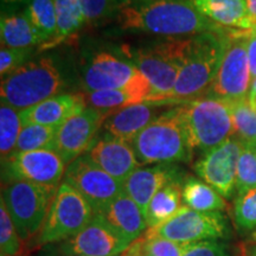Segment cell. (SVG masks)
Returning a JSON list of instances; mask_svg holds the SVG:
<instances>
[{
    "label": "cell",
    "instance_id": "obj_1",
    "mask_svg": "<svg viewBox=\"0 0 256 256\" xmlns=\"http://www.w3.org/2000/svg\"><path fill=\"white\" fill-rule=\"evenodd\" d=\"M116 19L124 30L170 38L228 31L204 17L192 0H150L122 6L118 10Z\"/></svg>",
    "mask_w": 256,
    "mask_h": 256
},
{
    "label": "cell",
    "instance_id": "obj_2",
    "mask_svg": "<svg viewBox=\"0 0 256 256\" xmlns=\"http://www.w3.org/2000/svg\"><path fill=\"white\" fill-rule=\"evenodd\" d=\"M206 32L191 37V46L174 89L164 106H180L209 92L232 32Z\"/></svg>",
    "mask_w": 256,
    "mask_h": 256
},
{
    "label": "cell",
    "instance_id": "obj_3",
    "mask_svg": "<svg viewBox=\"0 0 256 256\" xmlns=\"http://www.w3.org/2000/svg\"><path fill=\"white\" fill-rule=\"evenodd\" d=\"M130 145L142 165L190 162L194 156L180 106L162 112Z\"/></svg>",
    "mask_w": 256,
    "mask_h": 256
},
{
    "label": "cell",
    "instance_id": "obj_4",
    "mask_svg": "<svg viewBox=\"0 0 256 256\" xmlns=\"http://www.w3.org/2000/svg\"><path fill=\"white\" fill-rule=\"evenodd\" d=\"M191 37L168 40L156 46L130 50V62L139 69L151 86V95L146 102L164 106L174 92L182 68L186 62Z\"/></svg>",
    "mask_w": 256,
    "mask_h": 256
},
{
    "label": "cell",
    "instance_id": "obj_5",
    "mask_svg": "<svg viewBox=\"0 0 256 256\" xmlns=\"http://www.w3.org/2000/svg\"><path fill=\"white\" fill-rule=\"evenodd\" d=\"M64 87L66 81L55 62L49 57H42L2 78L0 96L2 102L22 112L62 94Z\"/></svg>",
    "mask_w": 256,
    "mask_h": 256
},
{
    "label": "cell",
    "instance_id": "obj_6",
    "mask_svg": "<svg viewBox=\"0 0 256 256\" xmlns=\"http://www.w3.org/2000/svg\"><path fill=\"white\" fill-rule=\"evenodd\" d=\"M180 107L194 150L206 153L234 136L230 102L204 95Z\"/></svg>",
    "mask_w": 256,
    "mask_h": 256
},
{
    "label": "cell",
    "instance_id": "obj_7",
    "mask_svg": "<svg viewBox=\"0 0 256 256\" xmlns=\"http://www.w3.org/2000/svg\"><path fill=\"white\" fill-rule=\"evenodd\" d=\"M57 188L25 180L10 182L2 188V200L22 241L40 235Z\"/></svg>",
    "mask_w": 256,
    "mask_h": 256
},
{
    "label": "cell",
    "instance_id": "obj_8",
    "mask_svg": "<svg viewBox=\"0 0 256 256\" xmlns=\"http://www.w3.org/2000/svg\"><path fill=\"white\" fill-rule=\"evenodd\" d=\"M94 217L89 202L72 185L62 182L38 235V243L43 246L66 241L84 229Z\"/></svg>",
    "mask_w": 256,
    "mask_h": 256
},
{
    "label": "cell",
    "instance_id": "obj_9",
    "mask_svg": "<svg viewBox=\"0 0 256 256\" xmlns=\"http://www.w3.org/2000/svg\"><path fill=\"white\" fill-rule=\"evenodd\" d=\"M252 31H235L230 34L212 84L206 95L236 104L248 100L252 84L248 60V38Z\"/></svg>",
    "mask_w": 256,
    "mask_h": 256
},
{
    "label": "cell",
    "instance_id": "obj_10",
    "mask_svg": "<svg viewBox=\"0 0 256 256\" xmlns=\"http://www.w3.org/2000/svg\"><path fill=\"white\" fill-rule=\"evenodd\" d=\"M81 84L83 92L133 89L145 94L147 100L151 95L148 81L132 62L104 51L95 54L83 69Z\"/></svg>",
    "mask_w": 256,
    "mask_h": 256
},
{
    "label": "cell",
    "instance_id": "obj_11",
    "mask_svg": "<svg viewBox=\"0 0 256 256\" xmlns=\"http://www.w3.org/2000/svg\"><path fill=\"white\" fill-rule=\"evenodd\" d=\"M229 226L220 211L203 212L183 206L174 217L145 232L148 238H162L179 243H194L226 238Z\"/></svg>",
    "mask_w": 256,
    "mask_h": 256
},
{
    "label": "cell",
    "instance_id": "obj_12",
    "mask_svg": "<svg viewBox=\"0 0 256 256\" xmlns=\"http://www.w3.org/2000/svg\"><path fill=\"white\" fill-rule=\"evenodd\" d=\"M66 162L54 150L14 152L2 159V179L31 182L58 188L66 170Z\"/></svg>",
    "mask_w": 256,
    "mask_h": 256
},
{
    "label": "cell",
    "instance_id": "obj_13",
    "mask_svg": "<svg viewBox=\"0 0 256 256\" xmlns=\"http://www.w3.org/2000/svg\"><path fill=\"white\" fill-rule=\"evenodd\" d=\"M63 182L72 185L89 202L95 214L124 191V185L98 168L87 154L66 166Z\"/></svg>",
    "mask_w": 256,
    "mask_h": 256
},
{
    "label": "cell",
    "instance_id": "obj_14",
    "mask_svg": "<svg viewBox=\"0 0 256 256\" xmlns=\"http://www.w3.org/2000/svg\"><path fill=\"white\" fill-rule=\"evenodd\" d=\"M242 147V140L232 136L215 148L204 153L194 165L198 177L224 198H232L236 191L238 162Z\"/></svg>",
    "mask_w": 256,
    "mask_h": 256
},
{
    "label": "cell",
    "instance_id": "obj_15",
    "mask_svg": "<svg viewBox=\"0 0 256 256\" xmlns=\"http://www.w3.org/2000/svg\"><path fill=\"white\" fill-rule=\"evenodd\" d=\"M108 115L87 106L70 115L60 124L57 130L55 151L66 165L90 150Z\"/></svg>",
    "mask_w": 256,
    "mask_h": 256
},
{
    "label": "cell",
    "instance_id": "obj_16",
    "mask_svg": "<svg viewBox=\"0 0 256 256\" xmlns=\"http://www.w3.org/2000/svg\"><path fill=\"white\" fill-rule=\"evenodd\" d=\"M130 242L98 216L58 247L60 256H119Z\"/></svg>",
    "mask_w": 256,
    "mask_h": 256
},
{
    "label": "cell",
    "instance_id": "obj_17",
    "mask_svg": "<svg viewBox=\"0 0 256 256\" xmlns=\"http://www.w3.org/2000/svg\"><path fill=\"white\" fill-rule=\"evenodd\" d=\"M86 154L98 168L122 185L130 174L142 165L130 142L110 134H106L104 138L95 142Z\"/></svg>",
    "mask_w": 256,
    "mask_h": 256
},
{
    "label": "cell",
    "instance_id": "obj_18",
    "mask_svg": "<svg viewBox=\"0 0 256 256\" xmlns=\"http://www.w3.org/2000/svg\"><path fill=\"white\" fill-rule=\"evenodd\" d=\"M179 172L171 164H158L151 168H138L124 182V191L136 202L146 215L150 202L160 188L179 179Z\"/></svg>",
    "mask_w": 256,
    "mask_h": 256
},
{
    "label": "cell",
    "instance_id": "obj_19",
    "mask_svg": "<svg viewBox=\"0 0 256 256\" xmlns=\"http://www.w3.org/2000/svg\"><path fill=\"white\" fill-rule=\"evenodd\" d=\"M162 107L164 106L153 102H142L130 106L108 115L102 128L106 134L132 144L138 134L142 132L144 128L164 112L160 110Z\"/></svg>",
    "mask_w": 256,
    "mask_h": 256
},
{
    "label": "cell",
    "instance_id": "obj_20",
    "mask_svg": "<svg viewBox=\"0 0 256 256\" xmlns=\"http://www.w3.org/2000/svg\"><path fill=\"white\" fill-rule=\"evenodd\" d=\"M95 215L130 242H133L146 232L147 222L142 210L124 191Z\"/></svg>",
    "mask_w": 256,
    "mask_h": 256
},
{
    "label": "cell",
    "instance_id": "obj_21",
    "mask_svg": "<svg viewBox=\"0 0 256 256\" xmlns=\"http://www.w3.org/2000/svg\"><path fill=\"white\" fill-rule=\"evenodd\" d=\"M84 107H87V104L83 92H62L28 110H22V124L23 126L28 124H38L60 127L70 115Z\"/></svg>",
    "mask_w": 256,
    "mask_h": 256
},
{
    "label": "cell",
    "instance_id": "obj_22",
    "mask_svg": "<svg viewBox=\"0 0 256 256\" xmlns=\"http://www.w3.org/2000/svg\"><path fill=\"white\" fill-rule=\"evenodd\" d=\"M204 17L226 30H255L248 16L246 0H192Z\"/></svg>",
    "mask_w": 256,
    "mask_h": 256
},
{
    "label": "cell",
    "instance_id": "obj_23",
    "mask_svg": "<svg viewBox=\"0 0 256 256\" xmlns=\"http://www.w3.org/2000/svg\"><path fill=\"white\" fill-rule=\"evenodd\" d=\"M56 8L57 34L55 38L40 50L52 49L60 44L72 40L87 24L78 0H54Z\"/></svg>",
    "mask_w": 256,
    "mask_h": 256
},
{
    "label": "cell",
    "instance_id": "obj_24",
    "mask_svg": "<svg viewBox=\"0 0 256 256\" xmlns=\"http://www.w3.org/2000/svg\"><path fill=\"white\" fill-rule=\"evenodd\" d=\"M182 184L179 179L170 182L154 194L146 211L148 228L158 226L178 212L182 206Z\"/></svg>",
    "mask_w": 256,
    "mask_h": 256
},
{
    "label": "cell",
    "instance_id": "obj_25",
    "mask_svg": "<svg viewBox=\"0 0 256 256\" xmlns=\"http://www.w3.org/2000/svg\"><path fill=\"white\" fill-rule=\"evenodd\" d=\"M0 34L4 48L11 49H34L40 46V40L26 14H2Z\"/></svg>",
    "mask_w": 256,
    "mask_h": 256
},
{
    "label": "cell",
    "instance_id": "obj_26",
    "mask_svg": "<svg viewBox=\"0 0 256 256\" xmlns=\"http://www.w3.org/2000/svg\"><path fill=\"white\" fill-rule=\"evenodd\" d=\"M182 198L184 206L203 212L226 209L224 197L206 182L194 177H188L182 184Z\"/></svg>",
    "mask_w": 256,
    "mask_h": 256
},
{
    "label": "cell",
    "instance_id": "obj_27",
    "mask_svg": "<svg viewBox=\"0 0 256 256\" xmlns=\"http://www.w3.org/2000/svg\"><path fill=\"white\" fill-rule=\"evenodd\" d=\"M86 104L104 113L112 114L130 106L146 102L147 96L133 89H108L83 92Z\"/></svg>",
    "mask_w": 256,
    "mask_h": 256
},
{
    "label": "cell",
    "instance_id": "obj_28",
    "mask_svg": "<svg viewBox=\"0 0 256 256\" xmlns=\"http://www.w3.org/2000/svg\"><path fill=\"white\" fill-rule=\"evenodd\" d=\"M25 14L36 31L40 48L46 46L55 38L57 19L54 0H30Z\"/></svg>",
    "mask_w": 256,
    "mask_h": 256
},
{
    "label": "cell",
    "instance_id": "obj_29",
    "mask_svg": "<svg viewBox=\"0 0 256 256\" xmlns=\"http://www.w3.org/2000/svg\"><path fill=\"white\" fill-rule=\"evenodd\" d=\"M58 127L28 124L22 127L14 152H28L37 150H54Z\"/></svg>",
    "mask_w": 256,
    "mask_h": 256
},
{
    "label": "cell",
    "instance_id": "obj_30",
    "mask_svg": "<svg viewBox=\"0 0 256 256\" xmlns=\"http://www.w3.org/2000/svg\"><path fill=\"white\" fill-rule=\"evenodd\" d=\"M22 124L20 110L2 101L0 104V153L2 159L8 158L14 152Z\"/></svg>",
    "mask_w": 256,
    "mask_h": 256
},
{
    "label": "cell",
    "instance_id": "obj_31",
    "mask_svg": "<svg viewBox=\"0 0 256 256\" xmlns=\"http://www.w3.org/2000/svg\"><path fill=\"white\" fill-rule=\"evenodd\" d=\"M234 220L240 232L256 229V186L238 192L234 203Z\"/></svg>",
    "mask_w": 256,
    "mask_h": 256
},
{
    "label": "cell",
    "instance_id": "obj_32",
    "mask_svg": "<svg viewBox=\"0 0 256 256\" xmlns=\"http://www.w3.org/2000/svg\"><path fill=\"white\" fill-rule=\"evenodd\" d=\"M234 136L242 142L256 145V112L248 100L232 104Z\"/></svg>",
    "mask_w": 256,
    "mask_h": 256
},
{
    "label": "cell",
    "instance_id": "obj_33",
    "mask_svg": "<svg viewBox=\"0 0 256 256\" xmlns=\"http://www.w3.org/2000/svg\"><path fill=\"white\" fill-rule=\"evenodd\" d=\"M0 252L2 256H19L23 252L22 238L2 200H0Z\"/></svg>",
    "mask_w": 256,
    "mask_h": 256
},
{
    "label": "cell",
    "instance_id": "obj_34",
    "mask_svg": "<svg viewBox=\"0 0 256 256\" xmlns=\"http://www.w3.org/2000/svg\"><path fill=\"white\" fill-rule=\"evenodd\" d=\"M256 186V146L243 142L238 162L236 191Z\"/></svg>",
    "mask_w": 256,
    "mask_h": 256
},
{
    "label": "cell",
    "instance_id": "obj_35",
    "mask_svg": "<svg viewBox=\"0 0 256 256\" xmlns=\"http://www.w3.org/2000/svg\"><path fill=\"white\" fill-rule=\"evenodd\" d=\"M87 25H98L101 22L116 14L118 8L115 0H78Z\"/></svg>",
    "mask_w": 256,
    "mask_h": 256
},
{
    "label": "cell",
    "instance_id": "obj_36",
    "mask_svg": "<svg viewBox=\"0 0 256 256\" xmlns=\"http://www.w3.org/2000/svg\"><path fill=\"white\" fill-rule=\"evenodd\" d=\"M32 49H11V48L2 46L0 50V75L6 78L10 74L30 62Z\"/></svg>",
    "mask_w": 256,
    "mask_h": 256
},
{
    "label": "cell",
    "instance_id": "obj_37",
    "mask_svg": "<svg viewBox=\"0 0 256 256\" xmlns=\"http://www.w3.org/2000/svg\"><path fill=\"white\" fill-rule=\"evenodd\" d=\"M188 244L162 238H147L145 256H183Z\"/></svg>",
    "mask_w": 256,
    "mask_h": 256
},
{
    "label": "cell",
    "instance_id": "obj_38",
    "mask_svg": "<svg viewBox=\"0 0 256 256\" xmlns=\"http://www.w3.org/2000/svg\"><path fill=\"white\" fill-rule=\"evenodd\" d=\"M183 256H229L226 246L216 240L188 243Z\"/></svg>",
    "mask_w": 256,
    "mask_h": 256
},
{
    "label": "cell",
    "instance_id": "obj_39",
    "mask_svg": "<svg viewBox=\"0 0 256 256\" xmlns=\"http://www.w3.org/2000/svg\"><path fill=\"white\" fill-rule=\"evenodd\" d=\"M248 60L250 66L252 81L256 78V32L254 31L252 36L248 38Z\"/></svg>",
    "mask_w": 256,
    "mask_h": 256
},
{
    "label": "cell",
    "instance_id": "obj_40",
    "mask_svg": "<svg viewBox=\"0 0 256 256\" xmlns=\"http://www.w3.org/2000/svg\"><path fill=\"white\" fill-rule=\"evenodd\" d=\"M243 256H256V238L254 236L250 241L242 246Z\"/></svg>",
    "mask_w": 256,
    "mask_h": 256
},
{
    "label": "cell",
    "instance_id": "obj_41",
    "mask_svg": "<svg viewBox=\"0 0 256 256\" xmlns=\"http://www.w3.org/2000/svg\"><path fill=\"white\" fill-rule=\"evenodd\" d=\"M246 6H247L249 18L256 28V0H246Z\"/></svg>",
    "mask_w": 256,
    "mask_h": 256
},
{
    "label": "cell",
    "instance_id": "obj_42",
    "mask_svg": "<svg viewBox=\"0 0 256 256\" xmlns=\"http://www.w3.org/2000/svg\"><path fill=\"white\" fill-rule=\"evenodd\" d=\"M150 2V0H115L118 8H122V6H130V5H136L142 4V2Z\"/></svg>",
    "mask_w": 256,
    "mask_h": 256
},
{
    "label": "cell",
    "instance_id": "obj_43",
    "mask_svg": "<svg viewBox=\"0 0 256 256\" xmlns=\"http://www.w3.org/2000/svg\"><path fill=\"white\" fill-rule=\"evenodd\" d=\"M256 98V78H254L250 84V90H249V95H248V100H252V98Z\"/></svg>",
    "mask_w": 256,
    "mask_h": 256
},
{
    "label": "cell",
    "instance_id": "obj_44",
    "mask_svg": "<svg viewBox=\"0 0 256 256\" xmlns=\"http://www.w3.org/2000/svg\"><path fill=\"white\" fill-rule=\"evenodd\" d=\"M26 2V0H2V2H6V4H16V2Z\"/></svg>",
    "mask_w": 256,
    "mask_h": 256
},
{
    "label": "cell",
    "instance_id": "obj_45",
    "mask_svg": "<svg viewBox=\"0 0 256 256\" xmlns=\"http://www.w3.org/2000/svg\"><path fill=\"white\" fill-rule=\"evenodd\" d=\"M249 104H250V107L252 108L256 112V98H252V100H248Z\"/></svg>",
    "mask_w": 256,
    "mask_h": 256
},
{
    "label": "cell",
    "instance_id": "obj_46",
    "mask_svg": "<svg viewBox=\"0 0 256 256\" xmlns=\"http://www.w3.org/2000/svg\"><path fill=\"white\" fill-rule=\"evenodd\" d=\"M254 236H255V238H256V232H255V234H254Z\"/></svg>",
    "mask_w": 256,
    "mask_h": 256
},
{
    "label": "cell",
    "instance_id": "obj_47",
    "mask_svg": "<svg viewBox=\"0 0 256 256\" xmlns=\"http://www.w3.org/2000/svg\"><path fill=\"white\" fill-rule=\"evenodd\" d=\"M255 146H256V145H255Z\"/></svg>",
    "mask_w": 256,
    "mask_h": 256
}]
</instances>
